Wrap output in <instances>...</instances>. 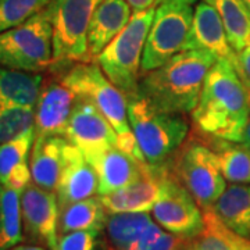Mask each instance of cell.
<instances>
[{
    "label": "cell",
    "instance_id": "1",
    "mask_svg": "<svg viewBox=\"0 0 250 250\" xmlns=\"http://www.w3.org/2000/svg\"><path fill=\"white\" fill-rule=\"evenodd\" d=\"M249 117V90L231 62L217 60L192 111L193 124L206 136L241 143Z\"/></svg>",
    "mask_w": 250,
    "mask_h": 250
},
{
    "label": "cell",
    "instance_id": "2",
    "mask_svg": "<svg viewBox=\"0 0 250 250\" xmlns=\"http://www.w3.org/2000/svg\"><path fill=\"white\" fill-rule=\"evenodd\" d=\"M215 62L213 54L203 50L181 52L159 68L142 74L136 93L161 111L192 113Z\"/></svg>",
    "mask_w": 250,
    "mask_h": 250
},
{
    "label": "cell",
    "instance_id": "3",
    "mask_svg": "<svg viewBox=\"0 0 250 250\" xmlns=\"http://www.w3.org/2000/svg\"><path fill=\"white\" fill-rule=\"evenodd\" d=\"M126 103L131 129L146 163L153 167L168 164L189 134L187 118L153 107L138 93L126 99Z\"/></svg>",
    "mask_w": 250,
    "mask_h": 250
},
{
    "label": "cell",
    "instance_id": "4",
    "mask_svg": "<svg viewBox=\"0 0 250 250\" xmlns=\"http://www.w3.org/2000/svg\"><path fill=\"white\" fill-rule=\"evenodd\" d=\"M154 13L156 9L152 7L132 14L128 25L95 57L102 71L126 99L134 96L138 90L143 50Z\"/></svg>",
    "mask_w": 250,
    "mask_h": 250
},
{
    "label": "cell",
    "instance_id": "5",
    "mask_svg": "<svg viewBox=\"0 0 250 250\" xmlns=\"http://www.w3.org/2000/svg\"><path fill=\"white\" fill-rule=\"evenodd\" d=\"M53 64V27L49 7L24 24L0 34V65L42 72Z\"/></svg>",
    "mask_w": 250,
    "mask_h": 250
},
{
    "label": "cell",
    "instance_id": "6",
    "mask_svg": "<svg viewBox=\"0 0 250 250\" xmlns=\"http://www.w3.org/2000/svg\"><path fill=\"white\" fill-rule=\"evenodd\" d=\"M171 174L203 210L211 208L227 188L217 153L206 141H189L172 157Z\"/></svg>",
    "mask_w": 250,
    "mask_h": 250
},
{
    "label": "cell",
    "instance_id": "7",
    "mask_svg": "<svg viewBox=\"0 0 250 250\" xmlns=\"http://www.w3.org/2000/svg\"><path fill=\"white\" fill-rule=\"evenodd\" d=\"M103 0H50L53 27V64L90 62L88 29L90 20Z\"/></svg>",
    "mask_w": 250,
    "mask_h": 250
},
{
    "label": "cell",
    "instance_id": "8",
    "mask_svg": "<svg viewBox=\"0 0 250 250\" xmlns=\"http://www.w3.org/2000/svg\"><path fill=\"white\" fill-rule=\"evenodd\" d=\"M62 82L78 96L89 100L113 125L117 136L132 134L125 95L95 62H77L60 75Z\"/></svg>",
    "mask_w": 250,
    "mask_h": 250
},
{
    "label": "cell",
    "instance_id": "9",
    "mask_svg": "<svg viewBox=\"0 0 250 250\" xmlns=\"http://www.w3.org/2000/svg\"><path fill=\"white\" fill-rule=\"evenodd\" d=\"M192 21V6L179 1L159 3L143 50L141 75L159 68L174 56L185 52Z\"/></svg>",
    "mask_w": 250,
    "mask_h": 250
},
{
    "label": "cell",
    "instance_id": "10",
    "mask_svg": "<svg viewBox=\"0 0 250 250\" xmlns=\"http://www.w3.org/2000/svg\"><path fill=\"white\" fill-rule=\"evenodd\" d=\"M153 218L161 228L184 239H195L205 229V215L193 196L171 174H163L159 200L152 210Z\"/></svg>",
    "mask_w": 250,
    "mask_h": 250
},
{
    "label": "cell",
    "instance_id": "11",
    "mask_svg": "<svg viewBox=\"0 0 250 250\" xmlns=\"http://www.w3.org/2000/svg\"><path fill=\"white\" fill-rule=\"evenodd\" d=\"M21 213L28 238L49 250H57L60 206L56 192L31 182L21 193Z\"/></svg>",
    "mask_w": 250,
    "mask_h": 250
},
{
    "label": "cell",
    "instance_id": "12",
    "mask_svg": "<svg viewBox=\"0 0 250 250\" xmlns=\"http://www.w3.org/2000/svg\"><path fill=\"white\" fill-rule=\"evenodd\" d=\"M64 138L83 154L117 146V132L108 120L89 100L78 98L65 128Z\"/></svg>",
    "mask_w": 250,
    "mask_h": 250
},
{
    "label": "cell",
    "instance_id": "13",
    "mask_svg": "<svg viewBox=\"0 0 250 250\" xmlns=\"http://www.w3.org/2000/svg\"><path fill=\"white\" fill-rule=\"evenodd\" d=\"M77 99L78 96L62 82L60 75L43 81L34 107L35 136H64Z\"/></svg>",
    "mask_w": 250,
    "mask_h": 250
},
{
    "label": "cell",
    "instance_id": "14",
    "mask_svg": "<svg viewBox=\"0 0 250 250\" xmlns=\"http://www.w3.org/2000/svg\"><path fill=\"white\" fill-rule=\"evenodd\" d=\"M86 160L98 174V195H108L142 178L150 164L136 160L117 146L85 154Z\"/></svg>",
    "mask_w": 250,
    "mask_h": 250
},
{
    "label": "cell",
    "instance_id": "15",
    "mask_svg": "<svg viewBox=\"0 0 250 250\" xmlns=\"http://www.w3.org/2000/svg\"><path fill=\"white\" fill-rule=\"evenodd\" d=\"M185 50H203L213 54L217 60L229 62L233 67L238 62V53L228 42L221 18L205 0L197 3L193 10L192 29Z\"/></svg>",
    "mask_w": 250,
    "mask_h": 250
},
{
    "label": "cell",
    "instance_id": "16",
    "mask_svg": "<svg viewBox=\"0 0 250 250\" xmlns=\"http://www.w3.org/2000/svg\"><path fill=\"white\" fill-rule=\"evenodd\" d=\"M98 189L99 179L95 168L86 160L85 154L75 145L68 142L64 149V164L56 189L60 208L93 197Z\"/></svg>",
    "mask_w": 250,
    "mask_h": 250
},
{
    "label": "cell",
    "instance_id": "17",
    "mask_svg": "<svg viewBox=\"0 0 250 250\" xmlns=\"http://www.w3.org/2000/svg\"><path fill=\"white\" fill-rule=\"evenodd\" d=\"M168 164L153 167L142 178L114 190L108 195H102L99 199L107 210L108 214L117 213H147L153 210L159 200L161 190V178Z\"/></svg>",
    "mask_w": 250,
    "mask_h": 250
},
{
    "label": "cell",
    "instance_id": "18",
    "mask_svg": "<svg viewBox=\"0 0 250 250\" xmlns=\"http://www.w3.org/2000/svg\"><path fill=\"white\" fill-rule=\"evenodd\" d=\"M68 141L60 135L35 136L29 157L32 182L42 189L56 192L64 164V149Z\"/></svg>",
    "mask_w": 250,
    "mask_h": 250
},
{
    "label": "cell",
    "instance_id": "19",
    "mask_svg": "<svg viewBox=\"0 0 250 250\" xmlns=\"http://www.w3.org/2000/svg\"><path fill=\"white\" fill-rule=\"evenodd\" d=\"M132 17L126 0H103L95 10L88 29V53L95 59L124 29Z\"/></svg>",
    "mask_w": 250,
    "mask_h": 250
},
{
    "label": "cell",
    "instance_id": "20",
    "mask_svg": "<svg viewBox=\"0 0 250 250\" xmlns=\"http://www.w3.org/2000/svg\"><path fill=\"white\" fill-rule=\"evenodd\" d=\"M211 210L231 231L250 238V185L231 184L217 199Z\"/></svg>",
    "mask_w": 250,
    "mask_h": 250
},
{
    "label": "cell",
    "instance_id": "21",
    "mask_svg": "<svg viewBox=\"0 0 250 250\" xmlns=\"http://www.w3.org/2000/svg\"><path fill=\"white\" fill-rule=\"evenodd\" d=\"M43 83L39 72H24L0 65V103L35 107Z\"/></svg>",
    "mask_w": 250,
    "mask_h": 250
},
{
    "label": "cell",
    "instance_id": "22",
    "mask_svg": "<svg viewBox=\"0 0 250 250\" xmlns=\"http://www.w3.org/2000/svg\"><path fill=\"white\" fill-rule=\"evenodd\" d=\"M152 223L147 213H117L110 214L104 225L106 250H131L134 243Z\"/></svg>",
    "mask_w": 250,
    "mask_h": 250
},
{
    "label": "cell",
    "instance_id": "23",
    "mask_svg": "<svg viewBox=\"0 0 250 250\" xmlns=\"http://www.w3.org/2000/svg\"><path fill=\"white\" fill-rule=\"evenodd\" d=\"M99 197H89L60 208L59 233L96 229L103 231L108 217Z\"/></svg>",
    "mask_w": 250,
    "mask_h": 250
},
{
    "label": "cell",
    "instance_id": "24",
    "mask_svg": "<svg viewBox=\"0 0 250 250\" xmlns=\"http://www.w3.org/2000/svg\"><path fill=\"white\" fill-rule=\"evenodd\" d=\"M218 13L228 42L236 53L248 46L250 39V10L243 0H205Z\"/></svg>",
    "mask_w": 250,
    "mask_h": 250
},
{
    "label": "cell",
    "instance_id": "25",
    "mask_svg": "<svg viewBox=\"0 0 250 250\" xmlns=\"http://www.w3.org/2000/svg\"><path fill=\"white\" fill-rule=\"evenodd\" d=\"M21 193L0 185V250H10L22 241Z\"/></svg>",
    "mask_w": 250,
    "mask_h": 250
},
{
    "label": "cell",
    "instance_id": "26",
    "mask_svg": "<svg viewBox=\"0 0 250 250\" xmlns=\"http://www.w3.org/2000/svg\"><path fill=\"white\" fill-rule=\"evenodd\" d=\"M214 146L208 142L217 153L220 171L225 181L232 184H250V150L245 145L223 141L214 138Z\"/></svg>",
    "mask_w": 250,
    "mask_h": 250
},
{
    "label": "cell",
    "instance_id": "27",
    "mask_svg": "<svg viewBox=\"0 0 250 250\" xmlns=\"http://www.w3.org/2000/svg\"><path fill=\"white\" fill-rule=\"evenodd\" d=\"M205 229L195 238L196 250H239L246 238L225 227L211 208L203 210Z\"/></svg>",
    "mask_w": 250,
    "mask_h": 250
},
{
    "label": "cell",
    "instance_id": "28",
    "mask_svg": "<svg viewBox=\"0 0 250 250\" xmlns=\"http://www.w3.org/2000/svg\"><path fill=\"white\" fill-rule=\"evenodd\" d=\"M35 141V129L31 128L17 138L0 145V185H4L13 170L28 161Z\"/></svg>",
    "mask_w": 250,
    "mask_h": 250
},
{
    "label": "cell",
    "instance_id": "29",
    "mask_svg": "<svg viewBox=\"0 0 250 250\" xmlns=\"http://www.w3.org/2000/svg\"><path fill=\"white\" fill-rule=\"evenodd\" d=\"M34 107L0 103V145L34 128Z\"/></svg>",
    "mask_w": 250,
    "mask_h": 250
},
{
    "label": "cell",
    "instance_id": "30",
    "mask_svg": "<svg viewBox=\"0 0 250 250\" xmlns=\"http://www.w3.org/2000/svg\"><path fill=\"white\" fill-rule=\"evenodd\" d=\"M49 3L50 0H0V34L24 24Z\"/></svg>",
    "mask_w": 250,
    "mask_h": 250
},
{
    "label": "cell",
    "instance_id": "31",
    "mask_svg": "<svg viewBox=\"0 0 250 250\" xmlns=\"http://www.w3.org/2000/svg\"><path fill=\"white\" fill-rule=\"evenodd\" d=\"M187 239L163 231L160 225L152 223L135 242L131 250H179Z\"/></svg>",
    "mask_w": 250,
    "mask_h": 250
},
{
    "label": "cell",
    "instance_id": "32",
    "mask_svg": "<svg viewBox=\"0 0 250 250\" xmlns=\"http://www.w3.org/2000/svg\"><path fill=\"white\" fill-rule=\"evenodd\" d=\"M102 232L86 229L62 233L57 242V250H106Z\"/></svg>",
    "mask_w": 250,
    "mask_h": 250
},
{
    "label": "cell",
    "instance_id": "33",
    "mask_svg": "<svg viewBox=\"0 0 250 250\" xmlns=\"http://www.w3.org/2000/svg\"><path fill=\"white\" fill-rule=\"evenodd\" d=\"M235 70L250 93V47H245L241 53H238V62Z\"/></svg>",
    "mask_w": 250,
    "mask_h": 250
},
{
    "label": "cell",
    "instance_id": "34",
    "mask_svg": "<svg viewBox=\"0 0 250 250\" xmlns=\"http://www.w3.org/2000/svg\"><path fill=\"white\" fill-rule=\"evenodd\" d=\"M126 3L129 4L132 13L135 14V13H142V11L152 9L153 4L157 3V0H126Z\"/></svg>",
    "mask_w": 250,
    "mask_h": 250
},
{
    "label": "cell",
    "instance_id": "35",
    "mask_svg": "<svg viewBox=\"0 0 250 250\" xmlns=\"http://www.w3.org/2000/svg\"><path fill=\"white\" fill-rule=\"evenodd\" d=\"M241 143L242 145H245V146L250 150V117L248 124H246V128H245V131H243V136H242Z\"/></svg>",
    "mask_w": 250,
    "mask_h": 250
},
{
    "label": "cell",
    "instance_id": "36",
    "mask_svg": "<svg viewBox=\"0 0 250 250\" xmlns=\"http://www.w3.org/2000/svg\"><path fill=\"white\" fill-rule=\"evenodd\" d=\"M10 250H45L42 246L38 245H17L14 248H11Z\"/></svg>",
    "mask_w": 250,
    "mask_h": 250
},
{
    "label": "cell",
    "instance_id": "37",
    "mask_svg": "<svg viewBox=\"0 0 250 250\" xmlns=\"http://www.w3.org/2000/svg\"><path fill=\"white\" fill-rule=\"evenodd\" d=\"M179 250H196V246H195V241L193 239H187L184 242V245L181 246Z\"/></svg>",
    "mask_w": 250,
    "mask_h": 250
},
{
    "label": "cell",
    "instance_id": "38",
    "mask_svg": "<svg viewBox=\"0 0 250 250\" xmlns=\"http://www.w3.org/2000/svg\"><path fill=\"white\" fill-rule=\"evenodd\" d=\"M163 1H179V3H184V4L192 6L193 3H196L197 0H157V4H159V3H163Z\"/></svg>",
    "mask_w": 250,
    "mask_h": 250
},
{
    "label": "cell",
    "instance_id": "39",
    "mask_svg": "<svg viewBox=\"0 0 250 250\" xmlns=\"http://www.w3.org/2000/svg\"><path fill=\"white\" fill-rule=\"evenodd\" d=\"M239 250H250V241L249 239H245V242L242 243L241 249Z\"/></svg>",
    "mask_w": 250,
    "mask_h": 250
},
{
    "label": "cell",
    "instance_id": "40",
    "mask_svg": "<svg viewBox=\"0 0 250 250\" xmlns=\"http://www.w3.org/2000/svg\"><path fill=\"white\" fill-rule=\"evenodd\" d=\"M243 1H245V4L248 6V9L250 10V0H243Z\"/></svg>",
    "mask_w": 250,
    "mask_h": 250
}]
</instances>
